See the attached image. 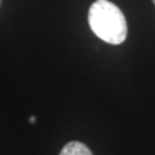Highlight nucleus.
<instances>
[{
	"mask_svg": "<svg viewBox=\"0 0 155 155\" xmlns=\"http://www.w3.org/2000/svg\"><path fill=\"white\" fill-rule=\"evenodd\" d=\"M89 24L97 37L111 45L127 39V24L122 11L108 0H97L89 9Z\"/></svg>",
	"mask_w": 155,
	"mask_h": 155,
	"instance_id": "obj_1",
	"label": "nucleus"
},
{
	"mask_svg": "<svg viewBox=\"0 0 155 155\" xmlns=\"http://www.w3.org/2000/svg\"><path fill=\"white\" fill-rule=\"evenodd\" d=\"M59 155H93L90 148L79 141H70L63 147Z\"/></svg>",
	"mask_w": 155,
	"mask_h": 155,
	"instance_id": "obj_2",
	"label": "nucleus"
},
{
	"mask_svg": "<svg viewBox=\"0 0 155 155\" xmlns=\"http://www.w3.org/2000/svg\"><path fill=\"white\" fill-rule=\"evenodd\" d=\"M35 121H36V117H35V116L30 117V123H35Z\"/></svg>",
	"mask_w": 155,
	"mask_h": 155,
	"instance_id": "obj_3",
	"label": "nucleus"
},
{
	"mask_svg": "<svg viewBox=\"0 0 155 155\" xmlns=\"http://www.w3.org/2000/svg\"><path fill=\"white\" fill-rule=\"evenodd\" d=\"M153 2H154V5H155V0H153Z\"/></svg>",
	"mask_w": 155,
	"mask_h": 155,
	"instance_id": "obj_4",
	"label": "nucleus"
}]
</instances>
